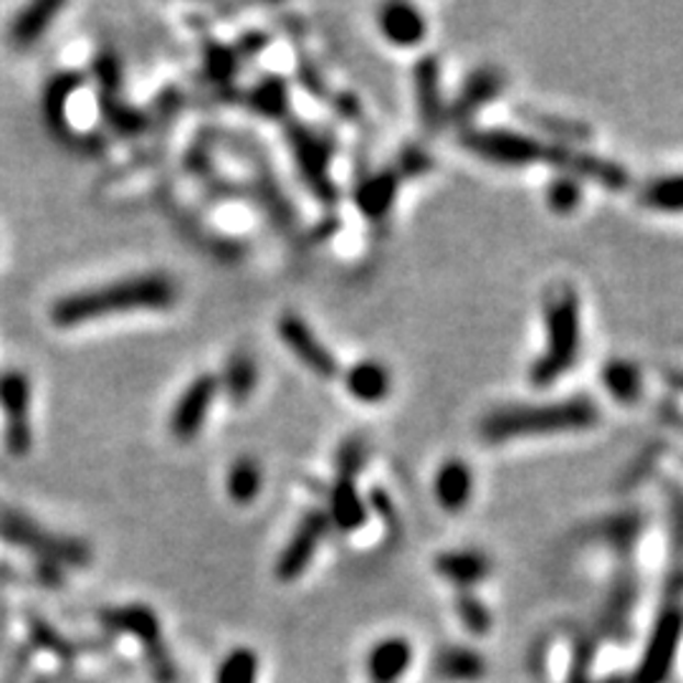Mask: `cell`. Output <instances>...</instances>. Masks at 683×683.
I'll return each mask as SVG.
<instances>
[{
	"mask_svg": "<svg viewBox=\"0 0 683 683\" xmlns=\"http://www.w3.org/2000/svg\"><path fill=\"white\" fill-rule=\"evenodd\" d=\"M681 640H683V613L665 611L661 618H658L651 638H648V646L643 656H640L632 683H663L669 679L673 663H676L679 658Z\"/></svg>",
	"mask_w": 683,
	"mask_h": 683,
	"instance_id": "52a82bcc",
	"label": "cell"
},
{
	"mask_svg": "<svg viewBox=\"0 0 683 683\" xmlns=\"http://www.w3.org/2000/svg\"><path fill=\"white\" fill-rule=\"evenodd\" d=\"M436 673L446 681L477 683L486 676V658L466 646H444L436 653Z\"/></svg>",
	"mask_w": 683,
	"mask_h": 683,
	"instance_id": "603a6c76",
	"label": "cell"
},
{
	"mask_svg": "<svg viewBox=\"0 0 683 683\" xmlns=\"http://www.w3.org/2000/svg\"><path fill=\"white\" fill-rule=\"evenodd\" d=\"M279 337L291 349V352H294L296 360L302 362L306 370L314 372L316 378L329 380L339 374L337 357L324 347V342L314 335V329L299 314L294 312L281 314Z\"/></svg>",
	"mask_w": 683,
	"mask_h": 683,
	"instance_id": "9c48e42d",
	"label": "cell"
},
{
	"mask_svg": "<svg viewBox=\"0 0 683 683\" xmlns=\"http://www.w3.org/2000/svg\"><path fill=\"white\" fill-rule=\"evenodd\" d=\"M291 149H294L299 170H302L306 186L314 190L316 198L324 203H335L337 190L329 180V145L327 139L316 137L312 130L306 127H291L289 130Z\"/></svg>",
	"mask_w": 683,
	"mask_h": 683,
	"instance_id": "8fae6325",
	"label": "cell"
},
{
	"mask_svg": "<svg viewBox=\"0 0 683 683\" xmlns=\"http://www.w3.org/2000/svg\"><path fill=\"white\" fill-rule=\"evenodd\" d=\"M329 531V516L327 512H306L302 522L296 524L294 535L289 537L287 547L281 549L277 560V578L281 582H291L302 578L314 560L316 549H320L322 539Z\"/></svg>",
	"mask_w": 683,
	"mask_h": 683,
	"instance_id": "ba28073f",
	"label": "cell"
},
{
	"mask_svg": "<svg viewBox=\"0 0 683 683\" xmlns=\"http://www.w3.org/2000/svg\"><path fill=\"white\" fill-rule=\"evenodd\" d=\"M504 89V77L502 71L494 69V66H484V69L473 71L469 81L458 91V97L454 99L451 112L446 116H451L454 122H466L471 120L473 114L484 110V107L494 99L499 91Z\"/></svg>",
	"mask_w": 683,
	"mask_h": 683,
	"instance_id": "5bb4252c",
	"label": "cell"
},
{
	"mask_svg": "<svg viewBox=\"0 0 683 683\" xmlns=\"http://www.w3.org/2000/svg\"><path fill=\"white\" fill-rule=\"evenodd\" d=\"M264 489V471L256 458H238L226 477V491L236 504H251Z\"/></svg>",
	"mask_w": 683,
	"mask_h": 683,
	"instance_id": "484cf974",
	"label": "cell"
},
{
	"mask_svg": "<svg viewBox=\"0 0 683 683\" xmlns=\"http://www.w3.org/2000/svg\"><path fill=\"white\" fill-rule=\"evenodd\" d=\"M61 11L64 3H56V0H38V3L26 5L13 19L11 29H8V38H11V44L15 48L36 46L41 36L54 26L56 15Z\"/></svg>",
	"mask_w": 683,
	"mask_h": 683,
	"instance_id": "ac0fdd59",
	"label": "cell"
},
{
	"mask_svg": "<svg viewBox=\"0 0 683 683\" xmlns=\"http://www.w3.org/2000/svg\"><path fill=\"white\" fill-rule=\"evenodd\" d=\"M456 615L463 623V628L471 636H486L494 626V615L489 613V607L471 593V590H458L456 595Z\"/></svg>",
	"mask_w": 683,
	"mask_h": 683,
	"instance_id": "f1b7e54d",
	"label": "cell"
},
{
	"mask_svg": "<svg viewBox=\"0 0 683 683\" xmlns=\"http://www.w3.org/2000/svg\"><path fill=\"white\" fill-rule=\"evenodd\" d=\"M413 663V646L405 638L393 636L380 640L368 653V676L372 683H398Z\"/></svg>",
	"mask_w": 683,
	"mask_h": 683,
	"instance_id": "2e32d148",
	"label": "cell"
},
{
	"mask_svg": "<svg viewBox=\"0 0 683 683\" xmlns=\"http://www.w3.org/2000/svg\"><path fill=\"white\" fill-rule=\"evenodd\" d=\"M0 539L11 541L15 547L29 549V552L38 555L41 560H46L48 564L66 562L77 564L79 568V564H87L91 560L89 547L85 541L41 529L36 522L29 519V516L8 510L3 504H0Z\"/></svg>",
	"mask_w": 683,
	"mask_h": 683,
	"instance_id": "277c9868",
	"label": "cell"
},
{
	"mask_svg": "<svg viewBox=\"0 0 683 683\" xmlns=\"http://www.w3.org/2000/svg\"><path fill=\"white\" fill-rule=\"evenodd\" d=\"M436 572L458 590H469L486 578L491 572V562L484 552H477V549H458V552L438 555Z\"/></svg>",
	"mask_w": 683,
	"mask_h": 683,
	"instance_id": "d6986e66",
	"label": "cell"
},
{
	"mask_svg": "<svg viewBox=\"0 0 683 683\" xmlns=\"http://www.w3.org/2000/svg\"><path fill=\"white\" fill-rule=\"evenodd\" d=\"M219 385L233 405H244L256 393L258 385V365L251 355L236 352L226 362V370L219 378Z\"/></svg>",
	"mask_w": 683,
	"mask_h": 683,
	"instance_id": "d4e9b609",
	"label": "cell"
},
{
	"mask_svg": "<svg viewBox=\"0 0 683 683\" xmlns=\"http://www.w3.org/2000/svg\"><path fill=\"white\" fill-rule=\"evenodd\" d=\"M380 31L382 36L388 38V44L400 46V48H411L418 46L423 38H426L428 26L426 19H423L421 11L415 5L407 3H390L380 11Z\"/></svg>",
	"mask_w": 683,
	"mask_h": 683,
	"instance_id": "e0dca14e",
	"label": "cell"
},
{
	"mask_svg": "<svg viewBox=\"0 0 683 683\" xmlns=\"http://www.w3.org/2000/svg\"><path fill=\"white\" fill-rule=\"evenodd\" d=\"M329 522L342 531H357L368 522V506H365L360 491L352 479H339L329 491Z\"/></svg>",
	"mask_w": 683,
	"mask_h": 683,
	"instance_id": "44dd1931",
	"label": "cell"
},
{
	"mask_svg": "<svg viewBox=\"0 0 683 683\" xmlns=\"http://www.w3.org/2000/svg\"><path fill=\"white\" fill-rule=\"evenodd\" d=\"M549 208L557 213H570L580 200V188L572 180H557L547 193Z\"/></svg>",
	"mask_w": 683,
	"mask_h": 683,
	"instance_id": "e575fe53",
	"label": "cell"
},
{
	"mask_svg": "<svg viewBox=\"0 0 683 683\" xmlns=\"http://www.w3.org/2000/svg\"><path fill=\"white\" fill-rule=\"evenodd\" d=\"M221 393L219 374H198L190 385L182 390L170 415V433L178 440H193L205 426L215 398Z\"/></svg>",
	"mask_w": 683,
	"mask_h": 683,
	"instance_id": "30bf717a",
	"label": "cell"
},
{
	"mask_svg": "<svg viewBox=\"0 0 683 683\" xmlns=\"http://www.w3.org/2000/svg\"><path fill=\"white\" fill-rule=\"evenodd\" d=\"M398 188L400 175L395 170H382L378 175H372V178H368L360 188H357L355 193L357 208H360L365 219L370 221L385 219L398 198Z\"/></svg>",
	"mask_w": 683,
	"mask_h": 683,
	"instance_id": "7402d4cb",
	"label": "cell"
},
{
	"mask_svg": "<svg viewBox=\"0 0 683 683\" xmlns=\"http://www.w3.org/2000/svg\"><path fill=\"white\" fill-rule=\"evenodd\" d=\"M651 205L658 208H683V178L676 180H663L661 186L651 188Z\"/></svg>",
	"mask_w": 683,
	"mask_h": 683,
	"instance_id": "d590c367",
	"label": "cell"
},
{
	"mask_svg": "<svg viewBox=\"0 0 683 683\" xmlns=\"http://www.w3.org/2000/svg\"><path fill=\"white\" fill-rule=\"evenodd\" d=\"M595 418V407L587 400H564V403L555 405L504 407V411L489 415L481 433L486 440L549 436V433L590 428Z\"/></svg>",
	"mask_w": 683,
	"mask_h": 683,
	"instance_id": "7a4b0ae2",
	"label": "cell"
},
{
	"mask_svg": "<svg viewBox=\"0 0 683 683\" xmlns=\"http://www.w3.org/2000/svg\"><path fill=\"white\" fill-rule=\"evenodd\" d=\"M433 165L430 157L423 153V149L418 147H411L405 149L403 157H400V168H403L405 175H418V172H426Z\"/></svg>",
	"mask_w": 683,
	"mask_h": 683,
	"instance_id": "8d00e7d4",
	"label": "cell"
},
{
	"mask_svg": "<svg viewBox=\"0 0 683 683\" xmlns=\"http://www.w3.org/2000/svg\"><path fill=\"white\" fill-rule=\"evenodd\" d=\"M238 61L240 56L236 48L231 46H221V44H211L205 48V74L208 79L215 81V85H226V81L233 79V74L238 71Z\"/></svg>",
	"mask_w": 683,
	"mask_h": 683,
	"instance_id": "f546056e",
	"label": "cell"
},
{
	"mask_svg": "<svg viewBox=\"0 0 683 683\" xmlns=\"http://www.w3.org/2000/svg\"><path fill=\"white\" fill-rule=\"evenodd\" d=\"M345 388L355 400L372 405L390 395V390H393V374L378 360H362L347 370Z\"/></svg>",
	"mask_w": 683,
	"mask_h": 683,
	"instance_id": "ffe728a7",
	"label": "cell"
},
{
	"mask_svg": "<svg viewBox=\"0 0 683 683\" xmlns=\"http://www.w3.org/2000/svg\"><path fill=\"white\" fill-rule=\"evenodd\" d=\"M102 112L110 122V127H114L122 135H137V132L145 130L147 120L137 110H132L127 104H120L114 97H104L102 102Z\"/></svg>",
	"mask_w": 683,
	"mask_h": 683,
	"instance_id": "4dcf8cb0",
	"label": "cell"
},
{
	"mask_svg": "<svg viewBox=\"0 0 683 683\" xmlns=\"http://www.w3.org/2000/svg\"><path fill=\"white\" fill-rule=\"evenodd\" d=\"M271 41L266 33H258V31H251L248 36H244L238 41V56H256L258 52H264L266 46H269Z\"/></svg>",
	"mask_w": 683,
	"mask_h": 683,
	"instance_id": "74e56055",
	"label": "cell"
},
{
	"mask_svg": "<svg viewBox=\"0 0 683 683\" xmlns=\"http://www.w3.org/2000/svg\"><path fill=\"white\" fill-rule=\"evenodd\" d=\"M248 107L261 116H284L289 107V87L279 77H264L248 91Z\"/></svg>",
	"mask_w": 683,
	"mask_h": 683,
	"instance_id": "4316f807",
	"label": "cell"
},
{
	"mask_svg": "<svg viewBox=\"0 0 683 683\" xmlns=\"http://www.w3.org/2000/svg\"><path fill=\"white\" fill-rule=\"evenodd\" d=\"M94 77L102 87L104 97H114L122 81V64L112 52H102L94 58Z\"/></svg>",
	"mask_w": 683,
	"mask_h": 683,
	"instance_id": "d6a6232c",
	"label": "cell"
},
{
	"mask_svg": "<svg viewBox=\"0 0 683 683\" xmlns=\"http://www.w3.org/2000/svg\"><path fill=\"white\" fill-rule=\"evenodd\" d=\"M368 461V446L362 438H347L337 451V477L339 479H357Z\"/></svg>",
	"mask_w": 683,
	"mask_h": 683,
	"instance_id": "1f68e13d",
	"label": "cell"
},
{
	"mask_svg": "<svg viewBox=\"0 0 683 683\" xmlns=\"http://www.w3.org/2000/svg\"><path fill=\"white\" fill-rule=\"evenodd\" d=\"M0 407L5 413L8 454L23 458L31 454V380L19 370L0 372Z\"/></svg>",
	"mask_w": 683,
	"mask_h": 683,
	"instance_id": "8992f818",
	"label": "cell"
},
{
	"mask_svg": "<svg viewBox=\"0 0 683 683\" xmlns=\"http://www.w3.org/2000/svg\"><path fill=\"white\" fill-rule=\"evenodd\" d=\"M461 143L473 155L484 157V160L494 165H510V168L547 160L549 153V147L537 143L535 137L510 130H469L461 135Z\"/></svg>",
	"mask_w": 683,
	"mask_h": 683,
	"instance_id": "5b68a950",
	"label": "cell"
},
{
	"mask_svg": "<svg viewBox=\"0 0 683 683\" xmlns=\"http://www.w3.org/2000/svg\"><path fill=\"white\" fill-rule=\"evenodd\" d=\"M607 390L615 393L618 398H632L638 393V374L628 365H611L605 372Z\"/></svg>",
	"mask_w": 683,
	"mask_h": 683,
	"instance_id": "836d02e7",
	"label": "cell"
},
{
	"mask_svg": "<svg viewBox=\"0 0 683 683\" xmlns=\"http://www.w3.org/2000/svg\"><path fill=\"white\" fill-rule=\"evenodd\" d=\"M180 289L170 273L147 271L135 277L112 281V284L85 289L77 294L61 296L52 306L56 327H81V324L114 314L135 312H165L178 302Z\"/></svg>",
	"mask_w": 683,
	"mask_h": 683,
	"instance_id": "6da1fadb",
	"label": "cell"
},
{
	"mask_svg": "<svg viewBox=\"0 0 683 683\" xmlns=\"http://www.w3.org/2000/svg\"><path fill=\"white\" fill-rule=\"evenodd\" d=\"M258 681V656L251 648H233L223 658L219 671H215V683H256Z\"/></svg>",
	"mask_w": 683,
	"mask_h": 683,
	"instance_id": "83f0119b",
	"label": "cell"
},
{
	"mask_svg": "<svg viewBox=\"0 0 683 683\" xmlns=\"http://www.w3.org/2000/svg\"><path fill=\"white\" fill-rule=\"evenodd\" d=\"M415 99H418V112L423 127L436 132L446 122L444 94H440V64L436 56H423L413 69Z\"/></svg>",
	"mask_w": 683,
	"mask_h": 683,
	"instance_id": "4fadbf2b",
	"label": "cell"
},
{
	"mask_svg": "<svg viewBox=\"0 0 683 683\" xmlns=\"http://www.w3.org/2000/svg\"><path fill=\"white\" fill-rule=\"evenodd\" d=\"M433 494H436V502L444 512H463L473 496V473L469 463L461 461V458H448L433 479Z\"/></svg>",
	"mask_w": 683,
	"mask_h": 683,
	"instance_id": "9a60e30c",
	"label": "cell"
},
{
	"mask_svg": "<svg viewBox=\"0 0 683 683\" xmlns=\"http://www.w3.org/2000/svg\"><path fill=\"white\" fill-rule=\"evenodd\" d=\"M81 87V77L74 71H61L48 81L44 89V120L56 137H69V124H66V107L74 91Z\"/></svg>",
	"mask_w": 683,
	"mask_h": 683,
	"instance_id": "cb8c5ba5",
	"label": "cell"
},
{
	"mask_svg": "<svg viewBox=\"0 0 683 683\" xmlns=\"http://www.w3.org/2000/svg\"><path fill=\"white\" fill-rule=\"evenodd\" d=\"M99 620H102L104 628L124 632V636L139 640L145 653L165 643L160 618H157V613L149 605L107 607V611L99 613Z\"/></svg>",
	"mask_w": 683,
	"mask_h": 683,
	"instance_id": "7c38bea8",
	"label": "cell"
},
{
	"mask_svg": "<svg viewBox=\"0 0 683 683\" xmlns=\"http://www.w3.org/2000/svg\"><path fill=\"white\" fill-rule=\"evenodd\" d=\"M547 347L537 357L529 378L545 388L568 372L580 352V306L570 289H555L545 304Z\"/></svg>",
	"mask_w": 683,
	"mask_h": 683,
	"instance_id": "3957f363",
	"label": "cell"
}]
</instances>
